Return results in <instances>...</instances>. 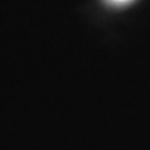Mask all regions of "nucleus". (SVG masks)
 <instances>
[{"mask_svg": "<svg viewBox=\"0 0 150 150\" xmlns=\"http://www.w3.org/2000/svg\"><path fill=\"white\" fill-rule=\"evenodd\" d=\"M112 3H125V1H129V0H110Z\"/></svg>", "mask_w": 150, "mask_h": 150, "instance_id": "1", "label": "nucleus"}]
</instances>
